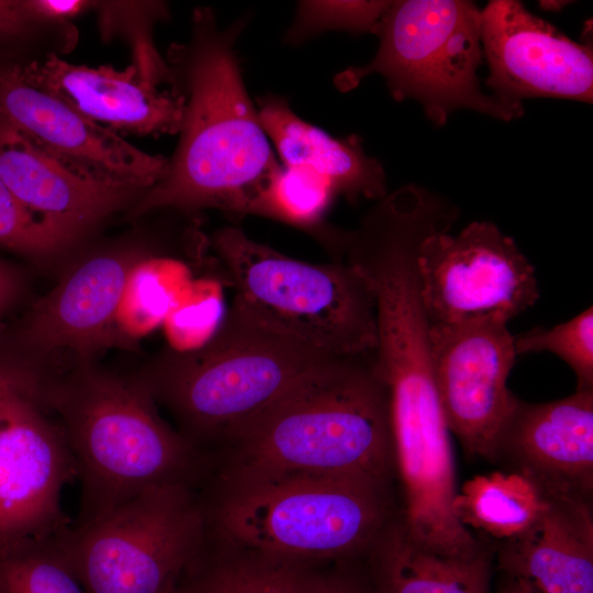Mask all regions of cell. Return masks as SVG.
<instances>
[{
  "mask_svg": "<svg viewBox=\"0 0 593 593\" xmlns=\"http://www.w3.org/2000/svg\"><path fill=\"white\" fill-rule=\"evenodd\" d=\"M41 25L23 0H0V44L21 38Z\"/></svg>",
  "mask_w": 593,
  "mask_h": 593,
  "instance_id": "obj_33",
  "label": "cell"
},
{
  "mask_svg": "<svg viewBox=\"0 0 593 593\" xmlns=\"http://www.w3.org/2000/svg\"><path fill=\"white\" fill-rule=\"evenodd\" d=\"M430 232L417 253L419 294L429 325L495 315L510 322L539 298L535 268L512 237L475 221L459 234Z\"/></svg>",
  "mask_w": 593,
  "mask_h": 593,
  "instance_id": "obj_11",
  "label": "cell"
},
{
  "mask_svg": "<svg viewBox=\"0 0 593 593\" xmlns=\"http://www.w3.org/2000/svg\"><path fill=\"white\" fill-rule=\"evenodd\" d=\"M76 478L61 426L24 395L0 401V545L56 537L71 526L60 495Z\"/></svg>",
  "mask_w": 593,
  "mask_h": 593,
  "instance_id": "obj_13",
  "label": "cell"
},
{
  "mask_svg": "<svg viewBox=\"0 0 593 593\" xmlns=\"http://www.w3.org/2000/svg\"><path fill=\"white\" fill-rule=\"evenodd\" d=\"M55 541L86 593H165L203 551L208 527L195 488L172 484L71 524Z\"/></svg>",
  "mask_w": 593,
  "mask_h": 593,
  "instance_id": "obj_9",
  "label": "cell"
},
{
  "mask_svg": "<svg viewBox=\"0 0 593 593\" xmlns=\"http://www.w3.org/2000/svg\"><path fill=\"white\" fill-rule=\"evenodd\" d=\"M497 568L530 581L542 593H593L592 502L546 497L535 522L503 541Z\"/></svg>",
  "mask_w": 593,
  "mask_h": 593,
  "instance_id": "obj_19",
  "label": "cell"
},
{
  "mask_svg": "<svg viewBox=\"0 0 593 593\" xmlns=\"http://www.w3.org/2000/svg\"><path fill=\"white\" fill-rule=\"evenodd\" d=\"M480 29L481 11L472 1H391L377 32L376 56L367 65L345 69L334 82L345 92L379 74L396 101H418L437 126L459 109L504 121L518 119L524 113L522 103L485 94L480 88Z\"/></svg>",
  "mask_w": 593,
  "mask_h": 593,
  "instance_id": "obj_7",
  "label": "cell"
},
{
  "mask_svg": "<svg viewBox=\"0 0 593 593\" xmlns=\"http://www.w3.org/2000/svg\"><path fill=\"white\" fill-rule=\"evenodd\" d=\"M0 180L31 211L81 237L144 193L75 169L2 123Z\"/></svg>",
  "mask_w": 593,
  "mask_h": 593,
  "instance_id": "obj_18",
  "label": "cell"
},
{
  "mask_svg": "<svg viewBox=\"0 0 593 593\" xmlns=\"http://www.w3.org/2000/svg\"><path fill=\"white\" fill-rule=\"evenodd\" d=\"M46 410L61 418L80 481L72 526L89 524L157 488H195L209 473V456L160 417L135 376L79 365L54 381Z\"/></svg>",
  "mask_w": 593,
  "mask_h": 593,
  "instance_id": "obj_4",
  "label": "cell"
},
{
  "mask_svg": "<svg viewBox=\"0 0 593 593\" xmlns=\"http://www.w3.org/2000/svg\"><path fill=\"white\" fill-rule=\"evenodd\" d=\"M247 23L222 29L210 8L192 14L188 43L170 49L174 90L183 99L177 149L165 176L131 215L155 210L239 214L248 197L280 164L246 90L235 44Z\"/></svg>",
  "mask_w": 593,
  "mask_h": 593,
  "instance_id": "obj_1",
  "label": "cell"
},
{
  "mask_svg": "<svg viewBox=\"0 0 593 593\" xmlns=\"http://www.w3.org/2000/svg\"><path fill=\"white\" fill-rule=\"evenodd\" d=\"M336 357L235 296L208 342L189 350L168 349L135 377L172 414L179 433L206 454Z\"/></svg>",
  "mask_w": 593,
  "mask_h": 593,
  "instance_id": "obj_3",
  "label": "cell"
},
{
  "mask_svg": "<svg viewBox=\"0 0 593 593\" xmlns=\"http://www.w3.org/2000/svg\"><path fill=\"white\" fill-rule=\"evenodd\" d=\"M496 593H542L530 581L502 573Z\"/></svg>",
  "mask_w": 593,
  "mask_h": 593,
  "instance_id": "obj_35",
  "label": "cell"
},
{
  "mask_svg": "<svg viewBox=\"0 0 593 593\" xmlns=\"http://www.w3.org/2000/svg\"><path fill=\"white\" fill-rule=\"evenodd\" d=\"M0 593H86L55 537L0 545Z\"/></svg>",
  "mask_w": 593,
  "mask_h": 593,
  "instance_id": "obj_25",
  "label": "cell"
},
{
  "mask_svg": "<svg viewBox=\"0 0 593 593\" xmlns=\"http://www.w3.org/2000/svg\"><path fill=\"white\" fill-rule=\"evenodd\" d=\"M103 35L122 33L132 42L134 63L141 75L159 86L172 81V71L158 54L150 35L153 21L164 18L158 2H96Z\"/></svg>",
  "mask_w": 593,
  "mask_h": 593,
  "instance_id": "obj_27",
  "label": "cell"
},
{
  "mask_svg": "<svg viewBox=\"0 0 593 593\" xmlns=\"http://www.w3.org/2000/svg\"><path fill=\"white\" fill-rule=\"evenodd\" d=\"M481 46L496 98L547 97L592 102V46L579 44L519 1L492 0L481 11Z\"/></svg>",
  "mask_w": 593,
  "mask_h": 593,
  "instance_id": "obj_15",
  "label": "cell"
},
{
  "mask_svg": "<svg viewBox=\"0 0 593 593\" xmlns=\"http://www.w3.org/2000/svg\"><path fill=\"white\" fill-rule=\"evenodd\" d=\"M260 124L284 166H305L327 178L336 194L355 203L381 199L387 178L380 161L368 156L361 138H338L301 119L288 100L276 94L257 102Z\"/></svg>",
  "mask_w": 593,
  "mask_h": 593,
  "instance_id": "obj_20",
  "label": "cell"
},
{
  "mask_svg": "<svg viewBox=\"0 0 593 593\" xmlns=\"http://www.w3.org/2000/svg\"><path fill=\"white\" fill-rule=\"evenodd\" d=\"M371 593H491L492 551L470 556L435 551L390 519L365 555Z\"/></svg>",
  "mask_w": 593,
  "mask_h": 593,
  "instance_id": "obj_21",
  "label": "cell"
},
{
  "mask_svg": "<svg viewBox=\"0 0 593 593\" xmlns=\"http://www.w3.org/2000/svg\"><path fill=\"white\" fill-rule=\"evenodd\" d=\"M80 238L31 211L0 180V248L41 262L56 258Z\"/></svg>",
  "mask_w": 593,
  "mask_h": 593,
  "instance_id": "obj_26",
  "label": "cell"
},
{
  "mask_svg": "<svg viewBox=\"0 0 593 593\" xmlns=\"http://www.w3.org/2000/svg\"><path fill=\"white\" fill-rule=\"evenodd\" d=\"M201 502L209 541L311 563L365 556L390 522L385 485L355 478L217 480Z\"/></svg>",
  "mask_w": 593,
  "mask_h": 593,
  "instance_id": "obj_5",
  "label": "cell"
},
{
  "mask_svg": "<svg viewBox=\"0 0 593 593\" xmlns=\"http://www.w3.org/2000/svg\"><path fill=\"white\" fill-rule=\"evenodd\" d=\"M23 288V276L20 270L0 259V320L18 302Z\"/></svg>",
  "mask_w": 593,
  "mask_h": 593,
  "instance_id": "obj_34",
  "label": "cell"
},
{
  "mask_svg": "<svg viewBox=\"0 0 593 593\" xmlns=\"http://www.w3.org/2000/svg\"><path fill=\"white\" fill-rule=\"evenodd\" d=\"M146 250L119 246L93 253L65 272L21 320L0 336V356L43 381L58 377L55 358L89 363L97 350L121 338L119 314L127 283Z\"/></svg>",
  "mask_w": 593,
  "mask_h": 593,
  "instance_id": "obj_10",
  "label": "cell"
},
{
  "mask_svg": "<svg viewBox=\"0 0 593 593\" xmlns=\"http://www.w3.org/2000/svg\"><path fill=\"white\" fill-rule=\"evenodd\" d=\"M517 357L549 351L577 377V390H593V307L551 328L536 327L514 336Z\"/></svg>",
  "mask_w": 593,
  "mask_h": 593,
  "instance_id": "obj_28",
  "label": "cell"
},
{
  "mask_svg": "<svg viewBox=\"0 0 593 593\" xmlns=\"http://www.w3.org/2000/svg\"><path fill=\"white\" fill-rule=\"evenodd\" d=\"M45 391L46 384L40 378L0 356V401L20 394L43 409Z\"/></svg>",
  "mask_w": 593,
  "mask_h": 593,
  "instance_id": "obj_30",
  "label": "cell"
},
{
  "mask_svg": "<svg viewBox=\"0 0 593 593\" xmlns=\"http://www.w3.org/2000/svg\"><path fill=\"white\" fill-rule=\"evenodd\" d=\"M499 461L545 497L592 502L593 390L545 403L518 399L497 443Z\"/></svg>",
  "mask_w": 593,
  "mask_h": 593,
  "instance_id": "obj_16",
  "label": "cell"
},
{
  "mask_svg": "<svg viewBox=\"0 0 593 593\" xmlns=\"http://www.w3.org/2000/svg\"><path fill=\"white\" fill-rule=\"evenodd\" d=\"M351 561H338L323 571L315 593H371L366 570L354 567Z\"/></svg>",
  "mask_w": 593,
  "mask_h": 593,
  "instance_id": "obj_31",
  "label": "cell"
},
{
  "mask_svg": "<svg viewBox=\"0 0 593 593\" xmlns=\"http://www.w3.org/2000/svg\"><path fill=\"white\" fill-rule=\"evenodd\" d=\"M316 564L206 541L177 585L182 593H315Z\"/></svg>",
  "mask_w": 593,
  "mask_h": 593,
  "instance_id": "obj_22",
  "label": "cell"
},
{
  "mask_svg": "<svg viewBox=\"0 0 593 593\" xmlns=\"http://www.w3.org/2000/svg\"><path fill=\"white\" fill-rule=\"evenodd\" d=\"M0 123L75 169L143 192L167 171V158L141 150L58 96L30 83L19 65L0 69Z\"/></svg>",
  "mask_w": 593,
  "mask_h": 593,
  "instance_id": "obj_14",
  "label": "cell"
},
{
  "mask_svg": "<svg viewBox=\"0 0 593 593\" xmlns=\"http://www.w3.org/2000/svg\"><path fill=\"white\" fill-rule=\"evenodd\" d=\"M223 481L325 475L385 485L394 467L389 390L373 351L336 357L222 447Z\"/></svg>",
  "mask_w": 593,
  "mask_h": 593,
  "instance_id": "obj_2",
  "label": "cell"
},
{
  "mask_svg": "<svg viewBox=\"0 0 593 593\" xmlns=\"http://www.w3.org/2000/svg\"><path fill=\"white\" fill-rule=\"evenodd\" d=\"M391 1H299L284 42L300 45L328 31L377 34Z\"/></svg>",
  "mask_w": 593,
  "mask_h": 593,
  "instance_id": "obj_29",
  "label": "cell"
},
{
  "mask_svg": "<svg viewBox=\"0 0 593 593\" xmlns=\"http://www.w3.org/2000/svg\"><path fill=\"white\" fill-rule=\"evenodd\" d=\"M27 11L43 24L68 22L87 10L94 8V1L86 0H23Z\"/></svg>",
  "mask_w": 593,
  "mask_h": 593,
  "instance_id": "obj_32",
  "label": "cell"
},
{
  "mask_svg": "<svg viewBox=\"0 0 593 593\" xmlns=\"http://www.w3.org/2000/svg\"><path fill=\"white\" fill-rule=\"evenodd\" d=\"M389 390L394 467L401 478V522L422 545L452 556L485 548L455 513L456 469L450 432L438 400L428 333L405 326L388 333L374 356Z\"/></svg>",
  "mask_w": 593,
  "mask_h": 593,
  "instance_id": "obj_6",
  "label": "cell"
},
{
  "mask_svg": "<svg viewBox=\"0 0 593 593\" xmlns=\"http://www.w3.org/2000/svg\"><path fill=\"white\" fill-rule=\"evenodd\" d=\"M210 245L235 296L275 324L333 356L374 351L376 294L358 267L292 258L234 225L214 232Z\"/></svg>",
  "mask_w": 593,
  "mask_h": 593,
  "instance_id": "obj_8",
  "label": "cell"
},
{
  "mask_svg": "<svg viewBox=\"0 0 593 593\" xmlns=\"http://www.w3.org/2000/svg\"><path fill=\"white\" fill-rule=\"evenodd\" d=\"M336 192L331 181L305 166L279 165L248 197L239 214L275 219L303 228L333 249L339 232L324 224Z\"/></svg>",
  "mask_w": 593,
  "mask_h": 593,
  "instance_id": "obj_24",
  "label": "cell"
},
{
  "mask_svg": "<svg viewBox=\"0 0 593 593\" xmlns=\"http://www.w3.org/2000/svg\"><path fill=\"white\" fill-rule=\"evenodd\" d=\"M165 593H182V592L179 590V588H178V585H177V583H176L172 588H170V589H169L168 591H166Z\"/></svg>",
  "mask_w": 593,
  "mask_h": 593,
  "instance_id": "obj_36",
  "label": "cell"
},
{
  "mask_svg": "<svg viewBox=\"0 0 593 593\" xmlns=\"http://www.w3.org/2000/svg\"><path fill=\"white\" fill-rule=\"evenodd\" d=\"M508 322L484 315L429 325L434 382L450 433L472 457L495 462L500 436L518 401L507 388L517 357Z\"/></svg>",
  "mask_w": 593,
  "mask_h": 593,
  "instance_id": "obj_12",
  "label": "cell"
},
{
  "mask_svg": "<svg viewBox=\"0 0 593 593\" xmlns=\"http://www.w3.org/2000/svg\"><path fill=\"white\" fill-rule=\"evenodd\" d=\"M19 69L30 83L58 96L115 133L160 135L176 134L181 128L182 97L175 90L160 91L133 64L124 70L88 67L49 53Z\"/></svg>",
  "mask_w": 593,
  "mask_h": 593,
  "instance_id": "obj_17",
  "label": "cell"
},
{
  "mask_svg": "<svg viewBox=\"0 0 593 593\" xmlns=\"http://www.w3.org/2000/svg\"><path fill=\"white\" fill-rule=\"evenodd\" d=\"M545 505L546 497L526 477L494 471L467 481L457 492L454 508L465 527L506 541L522 535Z\"/></svg>",
  "mask_w": 593,
  "mask_h": 593,
  "instance_id": "obj_23",
  "label": "cell"
}]
</instances>
